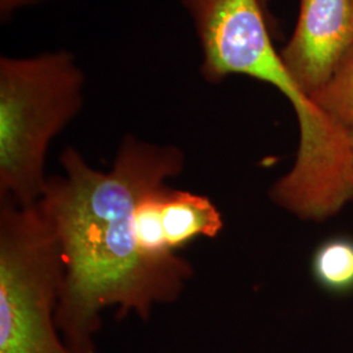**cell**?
<instances>
[{"mask_svg": "<svg viewBox=\"0 0 353 353\" xmlns=\"http://www.w3.org/2000/svg\"><path fill=\"white\" fill-rule=\"evenodd\" d=\"M201 46V75L220 84L233 75L272 85L296 115L314 109L275 49L265 23V0H181Z\"/></svg>", "mask_w": 353, "mask_h": 353, "instance_id": "cell-4", "label": "cell"}, {"mask_svg": "<svg viewBox=\"0 0 353 353\" xmlns=\"http://www.w3.org/2000/svg\"><path fill=\"white\" fill-rule=\"evenodd\" d=\"M48 1L50 0H0V21L6 24L11 21L17 13Z\"/></svg>", "mask_w": 353, "mask_h": 353, "instance_id": "cell-10", "label": "cell"}, {"mask_svg": "<svg viewBox=\"0 0 353 353\" xmlns=\"http://www.w3.org/2000/svg\"><path fill=\"white\" fill-rule=\"evenodd\" d=\"M353 43V0H300L293 34L280 51L299 87L312 99Z\"/></svg>", "mask_w": 353, "mask_h": 353, "instance_id": "cell-5", "label": "cell"}, {"mask_svg": "<svg viewBox=\"0 0 353 353\" xmlns=\"http://www.w3.org/2000/svg\"><path fill=\"white\" fill-rule=\"evenodd\" d=\"M350 144H351V151H352L353 157V128L350 130Z\"/></svg>", "mask_w": 353, "mask_h": 353, "instance_id": "cell-11", "label": "cell"}, {"mask_svg": "<svg viewBox=\"0 0 353 353\" xmlns=\"http://www.w3.org/2000/svg\"><path fill=\"white\" fill-rule=\"evenodd\" d=\"M84 90L71 51L0 58V202H39L51 143L81 112Z\"/></svg>", "mask_w": 353, "mask_h": 353, "instance_id": "cell-2", "label": "cell"}, {"mask_svg": "<svg viewBox=\"0 0 353 353\" xmlns=\"http://www.w3.org/2000/svg\"><path fill=\"white\" fill-rule=\"evenodd\" d=\"M64 265L37 204L0 202V353H76L57 325Z\"/></svg>", "mask_w": 353, "mask_h": 353, "instance_id": "cell-3", "label": "cell"}, {"mask_svg": "<svg viewBox=\"0 0 353 353\" xmlns=\"http://www.w3.org/2000/svg\"><path fill=\"white\" fill-rule=\"evenodd\" d=\"M312 274L323 290L344 294L353 290V240L332 237L322 242L312 256Z\"/></svg>", "mask_w": 353, "mask_h": 353, "instance_id": "cell-8", "label": "cell"}, {"mask_svg": "<svg viewBox=\"0 0 353 353\" xmlns=\"http://www.w3.org/2000/svg\"><path fill=\"white\" fill-rule=\"evenodd\" d=\"M312 100L339 125L353 128V43Z\"/></svg>", "mask_w": 353, "mask_h": 353, "instance_id": "cell-9", "label": "cell"}, {"mask_svg": "<svg viewBox=\"0 0 353 353\" xmlns=\"http://www.w3.org/2000/svg\"><path fill=\"white\" fill-rule=\"evenodd\" d=\"M169 185L160 186L145 194L134 212V236L141 256L150 262H168L176 258L165 241L163 225V202Z\"/></svg>", "mask_w": 353, "mask_h": 353, "instance_id": "cell-7", "label": "cell"}, {"mask_svg": "<svg viewBox=\"0 0 353 353\" xmlns=\"http://www.w3.org/2000/svg\"><path fill=\"white\" fill-rule=\"evenodd\" d=\"M163 225L168 248L176 252L196 239L217 237L224 219L208 196L169 186L163 202Z\"/></svg>", "mask_w": 353, "mask_h": 353, "instance_id": "cell-6", "label": "cell"}, {"mask_svg": "<svg viewBox=\"0 0 353 353\" xmlns=\"http://www.w3.org/2000/svg\"><path fill=\"white\" fill-rule=\"evenodd\" d=\"M59 163L63 173L49 176L37 203L63 258L57 325L74 352L99 353L94 336L106 309L147 321L157 306L176 303L194 276L179 254L160 263L144 259L134 236L140 199L181 176L186 154L128 134L109 170L89 164L74 147L64 148Z\"/></svg>", "mask_w": 353, "mask_h": 353, "instance_id": "cell-1", "label": "cell"}]
</instances>
